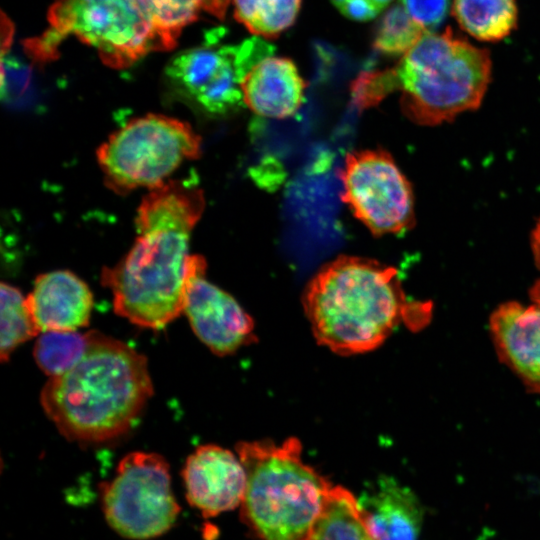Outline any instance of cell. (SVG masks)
<instances>
[{"mask_svg":"<svg viewBox=\"0 0 540 540\" xmlns=\"http://www.w3.org/2000/svg\"><path fill=\"white\" fill-rule=\"evenodd\" d=\"M452 8L460 27L481 41L502 40L517 25L515 0H453Z\"/></svg>","mask_w":540,"mask_h":540,"instance_id":"ac0fdd59","label":"cell"},{"mask_svg":"<svg viewBox=\"0 0 540 540\" xmlns=\"http://www.w3.org/2000/svg\"><path fill=\"white\" fill-rule=\"evenodd\" d=\"M427 30L401 4L390 7L379 20L373 48L387 56L405 55Z\"/></svg>","mask_w":540,"mask_h":540,"instance_id":"7402d4cb","label":"cell"},{"mask_svg":"<svg viewBox=\"0 0 540 540\" xmlns=\"http://www.w3.org/2000/svg\"><path fill=\"white\" fill-rule=\"evenodd\" d=\"M26 303L41 332L75 331L88 325L93 296L74 273L57 270L36 277Z\"/></svg>","mask_w":540,"mask_h":540,"instance_id":"5bb4252c","label":"cell"},{"mask_svg":"<svg viewBox=\"0 0 540 540\" xmlns=\"http://www.w3.org/2000/svg\"><path fill=\"white\" fill-rule=\"evenodd\" d=\"M236 452L246 472L247 523L264 540H303L332 486L302 461L300 441H243Z\"/></svg>","mask_w":540,"mask_h":540,"instance_id":"277c9868","label":"cell"},{"mask_svg":"<svg viewBox=\"0 0 540 540\" xmlns=\"http://www.w3.org/2000/svg\"><path fill=\"white\" fill-rule=\"evenodd\" d=\"M358 503L362 519L374 540H417L423 511L408 488L393 480H382L376 494Z\"/></svg>","mask_w":540,"mask_h":540,"instance_id":"2e32d148","label":"cell"},{"mask_svg":"<svg viewBox=\"0 0 540 540\" xmlns=\"http://www.w3.org/2000/svg\"><path fill=\"white\" fill-rule=\"evenodd\" d=\"M49 28L25 43L37 61L56 57L69 35L97 49L104 64L127 68L163 45L139 0H56L48 12Z\"/></svg>","mask_w":540,"mask_h":540,"instance_id":"8992f818","label":"cell"},{"mask_svg":"<svg viewBox=\"0 0 540 540\" xmlns=\"http://www.w3.org/2000/svg\"><path fill=\"white\" fill-rule=\"evenodd\" d=\"M339 178L341 200L374 236L398 234L414 226L411 184L387 151L346 154Z\"/></svg>","mask_w":540,"mask_h":540,"instance_id":"30bf717a","label":"cell"},{"mask_svg":"<svg viewBox=\"0 0 540 540\" xmlns=\"http://www.w3.org/2000/svg\"><path fill=\"white\" fill-rule=\"evenodd\" d=\"M0 358L7 361L21 343L38 336L41 331L26 303V297L14 286L1 283Z\"/></svg>","mask_w":540,"mask_h":540,"instance_id":"44dd1931","label":"cell"},{"mask_svg":"<svg viewBox=\"0 0 540 540\" xmlns=\"http://www.w3.org/2000/svg\"><path fill=\"white\" fill-rule=\"evenodd\" d=\"M393 91L391 69L362 72L352 83L353 101L359 108L374 105Z\"/></svg>","mask_w":540,"mask_h":540,"instance_id":"cb8c5ba5","label":"cell"},{"mask_svg":"<svg viewBox=\"0 0 540 540\" xmlns=\"http://www.w3.org/2000/svg\"><path fill=\"white\" fill-rule=\"evenodd\" d=\"M200 154L201 137L188 123L159 114L131 120L96 152L105 184L120 194L155 188Z\"/></svg>","mask_w":540,"mask_h":540,"instance_id":"52a82bcc","label":"cell"},{"mask_svg":"<svg viewBox=\"0 0 540 540\" xmlns=\"http://www.w3.org/2000/svg\"><path fill=\"white\" fill-rule=\"evenodd\" d=\"M205 271L202 257L187 283L184 312L212 352L231 354L253 338L254 323L230 294L205 279Z\"/></svg>","mask_w":540,"mask_h":540,"instance_id":"8fae6325","label":"cell"},{"mask_svg":"<svg viewBox=\"0 0 540 540\" xmlns=\"http://www.w3.org/2000/svg\"><path fill=\"white\" fill-rule=\"evenodd\" d=\"M203 9L213 16L223 19L225 17L230 0H202Z\"/></svg>","mask_w":540,"mask_h":540,"instance_id":"83f0119b","label":"cell"},{"mask_svg":"<svg viewBox=\"0 0 540 540\" xmlns=\"http://www.w3.org/2000/svg\"><path fill=\"white\" fill-rule=\"evenodd\" d=\"M305 314L319 344L332 352H369L425 305L409 302L398 271L377 260L341 255L323 265L307 284Z\"/></svg>","mask_w":540,"mask_h":540,"instance_id":"3957f363","label":"cell"},{"mask_svg":"<svg viewBox=\"0 0 540 540\" xmlns=\"http://www.w3.org/2000/svg\"><path fill=\"white\" fill-rule=\"evenodd\" d=\"M147 13L164 50L175 47L181 30L194 22L202 0H139Z\"/></svg>","mask_w":540,"mask_h":540,"instance_id":"603a6c76","label":"cell"},{"mask_svg":"<svg viewBox=\"0 0 540 540\" xmlns=\"http://www.w3.org/2000/svg\"><path fill=\"white\" fill-rule=\"evenodd\" d=\"M233 4L236 20L249 32L274 39L294 24L301 0H233Z\"/></svg>","mask_w":540,"mask_h":540,"instance_id":"d6986e66","label":"cell"},{"mask_svg":"<svg viewBox=\"0 0 540 540\" xmlns=\"http://www.w3.org/2000/svg\"><path fill=\"white\" fill-rule=\"evenodd\" d=\"M188 502L204 517H213L242 503L246 472L239 458L218 445L198 447L183 472Z\"/></svg>","mask_w":540,"mask_h":540,"instance_id":"7c38bea8","label":"cell"},{"mask_svg":"<svg viewBox=\"0 0 540 540\" xmlns=\"http://www.w3.org/2000/svg\"><path fill=\"white\" fill-rule=\"evenodd\" d=\"M303 540H374L347 489L331 487L321 513Z\"/></svg>","mask_w":540,"mask_h":540,"instance_id":"e0dca14e","label":"cell"},{"mask_svg":"<svg viewBox=\"0 0 540 540\" xmlns=\"http://www.w3.org/2000/svg\"><path fill=\"white\" fill-rule=\"evenodd\" d=\"M199 47L178 53L169 62L166 74L206 112L225 115L243 107L241 82L261 59L275 51L259 36L239 44L219 45L216 36Z\"/></svg>","mask_w":540,"mask_h":540,"instance_id":"9c48e42d","label":"cell"},{"mask_svg":"<svg viewBox=\"0 0 540 540\" xmlns=\"http://www.w3.org/2000/svg\"><path fill=\"white\" fill-rule=\"evenodd\" d=\"M88 333L84 355L66 372L49 377L40 403L68 440L100 442L130 428L153 388L144 355L98 331Z\"/></svg>","mask_w":540,"mask_h":540,"instance_id":"7a4b0ae2","label":"cell"},{"mask_svg":"<svg viewBox=\"0 0 540 540\" xmlns=\"http://www.w3.org/2000/svg\"><path fill=\"white\" fill-rule=\"evenodd\" d=\"M489 325L500 358L530 390L540 393V304L504 303Z\"/></svg>","mask_w":540,"mask_h":540,"instance_id":"4fadbf2b","label":"cell"},{"mask_svg":"<svg viewBox=\"0 0 540 540\" xmlns=\"http://www.w3.org/2000/svg\"><path fill=\"white\" fill-rule=\"evenodd\" d=\"M204 206L203 192L192 179L167 180L145 195L133 246L101 274L119 316L160 329L184 312L187 283L202 258L189 254V239Z\"/></svg>","mask_w":540,"mask_h":540,"instance_id":"6da1fadb","label":"cell"},{"mask_svg":"<svg viewBox=\"0 0 540 540\" xmlns=\"http://www.w3.org/2000/svg\"><path fill=\"white\" fill-rule=\"evenodd\" d=\"M408 119L434 126L479 107L491 78L489 52L444 32L426 31L392 68Z\"/></svg>","mask_w":540,"mask_h":540,"instance_id":"5b68a950","label":"cell"},{"mask_svg":"<svg viewBox=\"0 0 540 540\" xmlns=\"http://www.w3.org/2000/svg\"><path fill=\"white\" fill-rule=\"evenodd\" d=\"M400 4L426 30L438 26L449 8V0H401Z\"/></svg>","mask_w":540,"mask_h":540,"instance_id":"d4e9b609","label":"cell"},{"mask_svg":"<svg viewBox=\"0 0 540 540\" xmlns=\"http://www.w3.org/2000/svg\"><path fill=\"white\" fill-rule=\"evenodd\" d=\"M345 17L359 22L374 19L392 0H330Z\"/></svg>","mask_w":540,"mask_h":540,"instance_id":"484cf974","label":"cell"},{"mask_svg":"<svg viewBox=\"0 0 540 540\" xmlns=\"http://www.w3.org/2000/svg\"><path fill=\"white\" fill-rule=\"evenodd\" d=\"M531 248L535 259V264L540 270V218L531 234ZM533 302L540 304V280L536 282L531 290Z\"/></svg>","mask_w":540,"mask_h":540,"instance_id":"4316f807","label":"cell"},{"mask_svg":"<svg viewBox=\"0 0 540 540\" xmlns=\"http://www.w3.org/2000/svg\"><path fill=\"white\" fill-rule=\"evenodd\" d=\"M100 490L107 522L127 538L161 535L174 525L180 512L171 491L169 465L158 454L126 455L113 479L101 484Z\"/></svg>","mask_w":540,"mask_h":540,"instance_id":"ba28073f","label":"cell"},{"mask_svg":"<svg viewBox=\"0 0 540 540\" xmlns=\"http://www.w3.org/2000/svg\"><path fill=\"white\" fill-rule=\"evenodd\" d=\"M244 104L259 116L285 119L304 102L306 84L294 62L267 56L246 73L241 82Z\"/></svg>","mask_w":540,"mask_h":540,"instance_id":"9a60e30c","label":"cell"},{"mask_svg":"<svg viewBox=\"0 0 540 540\" xmlns=\"http://www.w3.org/2000/svg\"><path fill=\"white\" fill-rule=\"evenodd\" d=\"M88 343V332L43 331L35 342L33 356L39 368L54 377L72 368L84 355Z\"/></svg>","mask_w":540,"mask_h":540,"instance_id":"ffe728a7","label":"cell"}]
</instances>
